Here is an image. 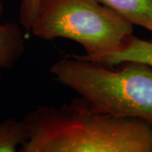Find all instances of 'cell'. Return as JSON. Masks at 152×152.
Returning a JSON list of instances; mask_svg holds the SVG:
<instances>
[{
	"label": "cell",
	"mask_w": 152,
	"mask_h": 152,
	"mask_svg": "<svg viewBox=\"0 0 152 152\" xmlns=\"http://www.w3.org/2000/svg\"><path fill=\"white\" fill-rule=\"evenodd\" d=\"M0 80H1V75H0Z\"/></svg>",
	"instance_id": "9c48e42d"
},
{
	"label": "cell",
	"mask_w": 152,
	"mask_h": 152,
	"mask_svg": "<svg viewBox=\"0 0 152 152\" xmlns=\"http://www.w3.org/2000/svg\"><path fill=\"white\" fill-rule=\"evenodd\" d=\"M151 41H152V39H151Z\"/></svg>",
	"instance_id": "30bf717a"
},
{
	"label": "cell",
	"mask_w": 152,
	"mask_h": 152,
	"mask_svg": "<svg viewBox=\"0 0 152 152\" xmlns=\"http://www.w3.org/2000/svg\"><path fill=\"white\" fill-rule=\"evenodd\" d=\"M42 0H22L20 10V22L23 28L30 31Z\"/></svg>",
	"instance_id": "ba28073f"
},
{
	"label": "cell",
	"mask_w": 152,
	"mask_h": 152,
	"mask_svg": "<svg viewBox=\"0 0 152 152\" xmlns=\"http://www.w3.org/2000/svg\"><path fill=\"white\" fill-rule=\"evenodd\" d=\"M122 64V69H113L71 54L56 61L50 73L98 112L152 124V67L140 62Z\"/></svg>",
	"instance_id": "7a4b0ae2"
},
{
	"label": "cell",
	"mask_w": 152,
	"mask_h": 152,
	"mask_svg": "<svg viewBox=\"0 0 152 152\" xmlns=\"http://www.w3.org/2000/svg\"><path fill=\"white\" fill-rule=\"evenodd\" d=\"M30 137L24 121L7 118L0 123V152H15Z\"/></svg>",
	"instance_id": "52a82bcc"
},
{
	"label": "cell",
	"mask_w": 152,
	"mask_h": 152,
	"mask_svg": "<svg viewBox=\"0 0 152 152\" xmlns=\"http://www.w3.org/2000/svg\"><path fill=\"white\" fill-rule=\"evenodd\" d=\"M30 137L20 152H152V124L100 113L78 96L38 106L23 118Z\"/></svg>",
	"instance_id": "6da1fadb"
},
{
	"label": "cell",
	"mask_w": 152,
	"mask_h": 152,
	"mask_svg": "<svg viewBox=\"0 0 152 152\" xmlns=\"http://www.w3.org/2000/svg\"><path fill=\"white\" fill-rule=\"evenodd\" d=\"M113 10L133 26L152 33V0H97Z\"/></svg>",
	"instance_id": "5b68a950"
},
{
	"label": "cell",
	"mask_w": 152,
	"mask_h": 152,
	"mask_svg": "<svg viewBox=\"0 0 152 152\" xmlns=\"http://www.w3.org/2000/svg\"><path fill=\"white\" fill-rule=\"evenodd\" d=\"M4 5L0 2V18ZM25 38L15 23H0V69H10L25 53Z\"/></svg>",
	"instance_id": "277c9868"
},
{
	"label": "cell",
	"mask_w": 152,
	"mask_h": 152,
	"mask_svg": "<svg viewBox=\"0 0 152 152\" xmlns=\"http://www.w3.org/2000/svg\"><path fill=\"white\" fill-rule=\"evenodd\" d=\"M134 26L97 0H42L30 31L43 41L64 38L80 44L83 58L100 62L123 48Z\"/></svg>",
	"instance_id": "3957f363"
},
{
	"label": "cell",
	"mask_w": 152,
	"mask_h": 152,
	"mask_svg": "<svg viewBox=\"0 0 152 152\" xmlns=\"http://www.w3.org/2000/svg\"><path fill=\"white\" fill-rule=\"evenodd\" d=\"M126 62H140L152 67V41L131 35L122 48L100 61L109 67L120 65Z\"/></svg>",
	"instance_id": "8992f818"
}]
</instances>
